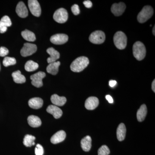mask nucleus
<instances>
[{"label":"nucleus","mask_w":155,"mask_h":155,"mask_svg":"<svg viewBox=\"0 0 155 155\" xmlns=\"http://www.w3.org/2000/svg\"><path fill=\"white\" fill-rule=\"evenodd\" d=\"M89 64L88 58L84 56L78 57L72 62L70 65V69L73 72H81L87 67Z\"/></svg>","instance_id":"obj_1"},{"label":"nucleus","mask_w":155,"mask_h":155,"mask_svg":"<svg viewBox=\"0 0 155 155\" xmlns=\"http://www.w3.org/2000/svg\"><path fill=\"white\" fill-rule=\"evenodd\" d=\"M133 54L134 58L139 61L143 60L146 54V49L143 43L136 42L133 45Z\"/></svg>","instance_id":"obj_2"},{"label":"nucleus","mask_w":155,"mask_h":155,"mask_svg":"<svg viewBox=\"0 0 155 155\" xmlns=\"http://www.w3.org/2000/svg\"><path fill=\"white\" fill-rule=\"evenodd\" d=\"M114 41L115 45L119 49H124L127 46V36L122 31H117L115 33Z\"/></svg>","instance_id":"obj_3"},{"label":"nucleus","mask_w":155,"mask_h":155,"mask_svg":"<svg viewBox=\"0 0 155 155\" xmlns=\"http://www.w3.org/2000/svg\"><path fill=\"white\" fill-rule=\"evenodd\" d=\"M153 14V9L151 6H144L137 16V20L140 23H143L150 19Z\"/></svg>","instance_id":"obj_4"},{"label":"nucleus","mask_w":155,"mask_h":155,"mask_svg":"<svg viewBox=\"0 0 155 155\" xmlns=\"http://www.w3.org/2000/svg\"><path fill=\"white\" fill-rule=\"evenodd\" d=\"M105 34L102 31H96L90 35V41L94 44H101L105 40Z\"/></svg>","instance_id":"obj_5"},{"label":"nucleus","mask_w":155,"mask_h":155,"mask_svg":"<svg viewBox=\"0 0 155 155\" xmlns=\"http://www.w3.org/2000/svg\"><path fill=\"white\" fill-rule=\"evenodd\" d=\"M53 18L58 23H65L68 19V12L66 9L63 8L58 9L54 13Z\"/></svg>","instance_id":"obj_6"},{"label":"nucleus","mask_w":155,"mask_h":155,"mask_svg":"<svg viewBox=\"0 0 155 155\" xmlns=\"http://www.w3.org/2000/svg\"><path fill=\"white\" fill-rule=\"evenodd\" d=\"M37 47L36 45L33 44L25 43L20 51L21 55L23 57L31 55L36 52Z\"/></svg>","instance_id":"obj_7"},{"label":"nucleus","mask_w":155,"mask_h":155,"mask_svg":"<svg viewBox=\"0 0 155 155\" xmlns=\"http://www.w3.org/2000/svg\"><path fill=\"white\" fill-rule=\"evenodd\" d=\"M45 76V73L43 72H39L31 75L30 77V79L31 80V84L36 87H41L43 84L42 79Z\"/></svg>","instance_id":"obj_8"},{"label":"nucleus","mask_w":155,"mask_h":155,"mask_svg":"<svg viewBox=\"0 0 155 155\" xmlns=\"http://www.w3.org/2000/svg\"><path fill=\"white\" fill-rule=\"evenodd\" d=\"M28 6L31 13L34 16L39 17L41 14V8L39 3L37 0H29Z\"/></svg>","instance_id":"obj_9"},{"label":"nucleus","mask_w":155,"mask_h":155,"mask_svg":"<svg viewBox=\"0 0 155 155\" xmlns=\"http://www.w3.org/2000/svg\"><path fill=\"white\" fill-rule=\"evenodd\" d=\"M68 35L64 34H57L51 37V42L55 45H61L66 43L68 41Z\"/></svg>","instance_id":"obj_10"},{"label":"nucleus","mask_w":155,"mask_h":155,"mask_svg":"<svg viewBox=\"0 0 155 155\" xmlns=\"http://www.w3.org/2000/svg\"><path fill=\"white\" fill-rule=\"evenodd\" d=\"M126 5L124 3L120 2L119 4H113L111 7V10L112 13L116 16H120L124 13Z\"/></svg>","instance_id":"obj_11"},{"label":"nucleus","mask_w":155,"mask_h":155,"mask_svg":"<svg viewBox=\"0 0 155 155\" xmlns=\"http://www.w3.org/2000/svg\"><path fill=\"white\" fill-rule=\"evenodd\" d=\"M99 101L96 97H88L85 102V107L87 110H94L98 106Z\"/></svg>","instance_id":"obj_12"},{"label":"nucleus","mask_w":155,"mask_h":155,"mask_svg":"<svg viewBox=\"0 0 155 155\" xmlns=\"http://www.w3.org/2000/svg\"><path fill=\"white\" fill-rule=\"evenodd\" d=\"M12 25L11 19L8 16H5L0 20V33H5L8 29V27Z\"/></svg>","instance_id":"obj_13"},{"label":"nucleus","mask_w":155,"mask_h":155,"mask_svg":"<svg viewBox=\"0 0 155 155\" xmlns=\"http://www.w3.org/2000/svg\"><path fill=\"white\" fill-rule=\"evenodd\" d=\"M47 111L49 114H51L56 119L61 118L63 115V112L60 108L58 106L51 105L49 106L47 109Z\"/></svg>","instance_id":"obj_14"},{"label":"nucleus","mask_w":155,"mask_h":155,"mask_svg":"<svg viewBox=\"0 0 155 155\" xmlns=\"http://www.w3.org/2000/svg\"><path fill=\"white\" fill-rule=\"evenodd\" d=\"M16 11L17 15L21 18H25L28 16V9L23 2H20L18 3Z\"/></svg>","instance_id":"obj_15"},{"label":"nucleus","mask_w":155,"mask_h":155,"mask_svg":"<svg viewBox=\"0 0 155 155\" xmlns=\"http://www.w3.org/2000/svg\"><path fill=\"white\" fill-rule=\"evenodd\" d=\"M66 137V132L64 130H60L52 136L51 141L53 144H57L64 141Z\"/></svg>","instance_id":"obj_16"},{"label":"nucleus","mask_w":155,"mask_h":155,"mask_svg":"<svg viewBox=\"0 0 155 155\" xmlns=\"http://www.w3.org/2000/svg\"><path fill=\"white\" fill-rule=\"evenodd\" d=\"M47 52L50 55V57L48 58V63L49 64L53 62H56V61L60 58V53L53 48H50L47 50Z\"/></svg>","instance_id":"obj_17"},{"label":"nucleus","mask_w":155,"mask_h":155,"mask_svg":"<svg viewBox=\"0 0 155 155\" xmlns=\"http://www.w3.org/2000/svg\"><path fill=\"white\" fill-rule=\"evenodd\" d=\"M51 100L54 105L60 107L64 106L67 102V99L65 97H60L56 94L51 96Z\"/></svg>","instance_id":"obj_18"},{"label":"nucleus","mask_w":155,"mask_h":155,"mask_svg":"<svg viewBox=\"0 0 155 155\" xmlns=\"http://www.w3.org/2000/svg\"><path fill=\"white\" fill-rule=\"evenodd\" d=\"M28 106L34 109H39L42 107L43 101L39 97H34L29 100Z\"/></svg>","instance_id":"obj_19"},{"label":"nucleus","mask_w":155,"mask_h":155,"mask_svg":"<svg viewBox=\"0 0 155 155\" xmlns=\"http://www.w3.org/2000/svg\"><path fill=\"white\" fill-rule=\"evenodd\" d=\"M92 140L89 136H87L82 139L81 141V145L84 151L88 152L91 148Z\"/></svg>","instance_id":"obj_20"},{"label":"nucleus","mask_w":155,"mask_h":155,"mask_svg":"<svg viewBox=\"0 0 155 155\" xmlns=\"http://www.w3.org/2000/svg\"><path fill=\"white\" fill-rule=\"evenodd\" d=\"M61 65L60 61H56L49 64L47 67V71L48 73L53 75H56L58 74L59 71V67Z\"/></svg>","instance_id":"obj_21"},{"label":"nucleus","mask_w":155,"mask_h":155,"mask_svg":"<svg viewBox=\"0 0 155 155\" xmlns=\"http://www.w3.org/2000/svg\"><path fill=\"white\" fill-rule=\"evenodd\" d=\"M126 133V128L125 124L121 123L118 126L116 132L117 139L119 141H123L125 139Z\"/></svg>","instance_id":"obj_22"},{"label":"nucleus","mask_w":155,"mask_h":155,"mask_svg":"<svg viewBox=\"0 0 155 155\" xmlns=\"http://www.w3.org/2000/svg\"><path fill=\"white\" fill-rule=\"evenodd\" d=\"M28 125L31 127H39L41 125V121L40 119L38 116L31 115L28 116Z\"/></svg>","instance_id":"obj_23"},{"label":"nucleus","mask_w":155,"mask_h":155,"mask_svg":"<svg viewBox=\"0 0 155 155\" xmlns=\"http://www.w3.org/2000/svg\"><path fill=\"white\" fill-rule=\"evenodd\" d=\"M12 76L15 83L22 84L25 83L26 81L25 77L21 74V72L19 70H17L16 72H13Z\"/></svg>","instance_id":"obj_24"},{"label":"nucleus","mask_w":155,"mask_h":155,"mask_svg":"<svg viewBox=\"0 0 155 155\" xmlns=\"http://www.w3.org/2000/svg\"><path fill=\"white\" fill-rule=\"evenodd\" d=\"M147 108L145 104L142 105L137 111V117L139 122H141L144 120L147 114Z\"/></svg>","instance_id":"obj_25"},{"label":"nucleus","mask_w":155,"mask_h":155,"mask_svg":"<svg viewBox=\"0 0 155 155\" xmlns=\"http://www.w3.org/2000/svg\"><path fill=\"white\" fill-rule=\"evenodd\" d=\"M21 35L23 38L27 41L33 42L35 41L36 40V37L35 34L27 29L22 31L21 32Z\"/></svg>","instance_id":"obj_26"},{"label":"nucleus","mask_w":155,"mask_h":155,"mask_svg":"<svg viewBox=\"0 0 155 155\" xmlns=\"http://www.w3.org/2000/svg\"><path fill=\"white\" fill-rule=\"evenodd\" d=\"M38 64L32 61H28L25 65V69L27 72H33L38 69Z\"/></svg>","instance_id":"obj_27"},{"label":"nucleus","mask_w":155,"mask_h":155,"mask_svg":"<svg viewBox=\"0 0 155 155\" xmlns=\"http://www.w3.org/2000/svg\"><path fill=\"white\" fill-rule=\"evenodd\" d=\"M35 137L34 136L27 134L23 139V144L26 147H30L35 145Z\"/></svg>","instance_id":"obj_28"},{"label":"nucleus","mask_w":155,"mask_h":155,"mask_svg":"<svg viewBox=\"0 0 155 155\" xmlns=\"http://www.w3.org/2000/svg\"><path fill=\"white\" fill-rule=\"evenodd\" d=\"M16 63L17 62H16L15 58H11V57H6L4 58L3 61V65L5 67H8L10 66L15 65Z\"/></svg>","instance_id":"obj_29"},{"label":"nucleus","mask_w":155,"mask_h":155,"mask_svg":"<svg viewBox=\"0 0 155 155\" xmlns=\"http://www.w3.org/2000/svg\"><path fill=\"white\" fill-rule=\"evenodd\" d=\"M110 153V150L106 145H103L98 150V155H109Z\"/></svg>","instance_id":"obj_30"},{"label":"nucleus","mask_w":155,"mask_h":155,"mask_svg":"<svg viewBox=\"0 0 155 155\" xmlns=\"http://www.w3.org/2000/svg\"><path fill=\"white\" fill-rule=\"evenodd\" d=\"M44 152V149L41 145L38 144L36 145L35 148V154L36 155H43Z\"/></svg>","instance_id":"obj_31"},{"label":"nucleus","mask_w":155,"mask_h":155,"mask_svg":"<svg viewBox=\"0 0 155 155\" xmlns=\"http://www.w3.org/2000/svg\"><path fill=\"white\" fill-rule=\"evenodd\" d=\"M9 51L7 48L2 47L0 48V57H5L8 54Z\"/></svg>","instance_id":"obj_32"},{"label":"nucleus","mask_w":155,"mask_h":155,"mask_svg":"<svg viewBox=\"0 0 155 155\" xmlns=\"http://www.w3.org/2000/svg\"><path fill=\"white\" fill-rule=\"evenodd\" d=\"M71 10L72 13L75 15H78L80 14V9H79V6L77 5H72L71 8Z\"/></svg>","instance_id":"obj_33"},{"label":"nucleus","mask_w":155,"mask_h":155,"mask_svg":"<svg viewBox=\"0 0 155 155\" xmlns=\"http://www.w3.org/2000/svg\"><path fill=\"white\" fill-rule=\"evenodd\" d=\"M83 4L86 8H90L92 6V3L91 1H89V0L84 1L83 2Z\"/></svg>","instance_id":"obj_34"},{"label":"nucleus","mask_w":155,"mask_h":155,"mask_svg":"<svg viewBox=\"0 0 155 155\" xmlns=\"http://www.w3.org/2000/svg\"><path fill=\"white\" fill-rule=\"evenodd\" d=\"M106 99L107 100L109 103H110V104H112L114 102V100H113V98L112 97L110 96V95H107L106 96Z\"/></svg>","instance_id":"obj_35"},{"label":"nucleus","mask_w":155,"mask_h":155,"mask_svg":"<svg viewBox=\"0 0 155 155\" xmlns=\"http://www.w3.org/2000/svg\"><path fill=\"white\" fill-rule=\"evenodd\" d=\"M116 83H117V82H116V81L110 80L109 81V85H110L111 87H114L116 85Z\"/></svg>","instance_id":"obj_36"},{"label":"nucleus","mask_w":155,"mask_h":155,"mask_svg":"<svg viewBox=\"0 0 155 155\" xmlns=\"http://www.w3.org/2000/svg\"><path fill=\"white\" fill-rule=\"evenodd\" d=\"M155 79L153 81L152 84V88L154 92H155Z\"/></svg>","instance_id":"obj_37"},{"label":"nucleus","mask_w":155,"mask_h":155,"mask_svg":"<svg viewBox=\"0 0 155 155\" xmlns=\"http://www.w3.org/2000/svg\"><path fill=\"white\" fill-rule=\"evenodd\" d=\"M155 26L154 25V26L153 28V34L154 35H155Z\"/></svg>","instance_id":"obj_38"},{"label":"nucleus","mask_w":155,"mask_h":155,"mask_svg":"<svg viewBox=\"0 0 155 155\" xmlns=\"http://www.w3.org/2000/svg\"><path fill=\"white\" fill-rule=\"evenodd\" d=\"M0 69H1V65H0Z\"/></svg>","instance_id":"obj_39"}]
</instances>
